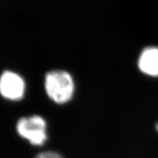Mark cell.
Wrapping results in <instances>:
<instances>
[{
  "label": "cell",
  "mask_w": 158,
  "mask_h": 158,
  "mask_svg": "<svg viewBox=\"0 0 158 158\" xmlns=\"http://www.w3.org/2000/svg\"><path fill=\"white\" fill-rule=\"evenodd\" d=\"M26 84L23 78L13 71H5L0 76V94L12 101L21 100L23 98Z\"/></svg>",
  "instance_id": "3"
},
{
  "label": "cell",
  "mask_w": 158,
  "mask_h": 158,
  "mask_svg": "<svg viewBox=\"0 0 158 158\" xmlns=\"http://www.w3.org/2000/svg\"><path fill=\"white\" fill-rule=\"evenodd\" d=\"M45 92L52 101L64 104L72 99L75 92L73 77L64 70H52L45 76Z\"/></svg>",
  "instance_id": "1"
},
{
  "label": "cell",
  "mask_w": 158,
  "mask_h": 158,
  "mask_svg": "<svg viewBox=\"0 0 158 158\" xmlns=\"http://www.w3.org/2000/svg\"><path fill=\"white\" fill-rule=\"evenodd\" d=\"M138 68L144 74L150 76H158V48L147 47L140 55Z\"/></svg>",
  "instance_id": "4"
},
{
  "label": "cell",
  "mask_w": 158,
  "mask_h": 158,
  "mask_svg": "<svg viewBox=\"0 0 158 158\" xmlns=\"http://www.w3.org/2000/svg\"><path fill=\"white\" fill-rule=\"evenodd\" d=\"M156 129H157V132H158V123L157 124V125H156Z\"/></svg>",
  "instance_id": "6"
},
{
  "label": "cell",
  "mask_w": 158,
  "mask_h": 158,
  "mask_svg": "<svg viewBox=\"0 0 158 158\" xmlns=\"http://www.w3.org/2000/svg\"><path fill=\"white\" fill-rule=\"evenodd\" d=\"M34 158H64L62 155L54 150H46L37 153Z\"/></svg>",
  "instance_id": "5"
},
{
  "label": "cell",
  "mask_w": 158,
  "mask_h": 158,
  "mask_svg": "<svg viewBox=\"0 0 158 158\" xmlns=\"http://www.w3.org/2000/svg\"><path fill=\"white\" fill-rule=\"evenodd\" d=\"M17 133L33 147H41L48 140L47 122L39 115L23 116L16 123Z\"/></svg>",
  "instance_id": "2"
}]
</instances>
